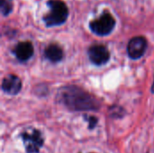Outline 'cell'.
<instances>
[{
    "mask_svg": "<svg viewBox=\"0 0 154 153\" xmlns=\"http://www.w3.org/2000/svg\"><path fill=\"white\" fill-rule=\"evenodd\" d=\"M90 61L97 66H103L110 60V52L107 48L101 44L91 46L88 51Z\"/></svg>",
    "mask_w": 154,
    "mask_h": 153,
    "instance_id": "6",
    "label": "cell"
},
{
    "mask_svg": "<svg viewBox=\"0 0 154 153\" xmlns=\"http://www.w3.org/2000/svg\"><path fill=\"white\" fill-rule=\"evenodd\" d=\"M47 5L50 12L43 16V21L47 26H57L66 22L69 16V9L62 0H49Z\"/></svg>",
    "mask_w": 154,
    "mask_h": 153,
    "instance_id": "2",
    "label": "cell"
},
{
    "mask_svg": "<svg viewBox=\"0 0 154 153\" xmlns=\"http://www.w3.org/2000/svg\"><path fill=\"white\" fill-rule=\"evenodd\" d=\"M60 103L71 111H97L100 103L88 92L76 86L62 87L57 94Z\"/></svg>",
    "mask_w": 154,
    "mask_h": 153,
    "instance_id": "1",
    "label": "cell"
},
{
    "mask_svg": "<svg viewBox=\"0 0 154 153\" xmlns=\"http://www.w3.org/2000/svg\"><path fill=\"white\" fill-rule=\"evenodd\" d=\"M25 151L27 153H39L44 143L42 133L37 129L31 132H23L21 134Z\"/></svg>",
    "mask_w": 154,
    "mask_h": 153,
    "instance_id": "4",
    "label": "cell"
},
{
    "mask_svg": "<svg viewBox=\"0 0 154 153\" xmlns=\"http://www.w3.org/2000/svg\"><path fill=\"white\" fill-rule=\"evenodd\" d=\"M1 87L5 93L10 96H15L22 89V80L17 76L9 74L4 78Z\"/></svg>",
    "mask_w": 154,
    "mask_h": 153,
    "instance_id": "7",
    "label": "cell"
},
{
    "mask_svg": "<svg viewBox=\"0 0 154 153\" xmlns=\"http://www.w3.org/2000/svg\"><path fill=\"white\" fill-rule=\"evenodd\" d=\"M33 52L34 49L31 41L19 42L14 49V53L16 59L20 61H27L32 57Z\"/></svg>",
    "mask_w": 154,
    "mask_h": 153,
    "instance_id": "8",
    "label": "cell"
},
{
    "mask_svg": "<svg viewBox=\"0 0 154 153\" xmlns=\"http://www.w3.org/2000/svg\"><path fill=\"white\" fill-rule=\"evenodd\" d=\"M116 26L114 16L107 11H105L99 17L93 20L89 23L90 30L97 35L106 36L112 32Z\"/></svg>",
    "mask_w": 154,
    "mask_h": 153,
    "instance_id": "3",
    "label": "cell"
},
{
    "mask_svg": "<svg viewBox=\"0 0 154 153\" xmlns=\"http://www.w3.org/2000/svg\"><path fill=\"white\" fill-rule=\"evenodd\" d=\"M44 56L51 62L57 63L63 59V50L57 44H50L44 50Z\"/></svg>",
    "mask_w": 154,
    "mask_h": 153,
    "instance_id": "9",
    "label": "cell"
},
{
    "mask_svg": "<svg viewBox=\"0 0 154 153\" xmlns=\"http://www.w3.org/2000/svg\"><path fill=\"white\" fill-rule=\"evenodd\" d=\"M109 115L113 118H122L124 117L125 112V109L121 106H111L109 109Z\"/></svg>",
    "mask_w": 154,
    "mask_h": 153,
    "instance_id": "11",
    "label": "cell"
},
{
    "mask_svg": "<svg viewBox=\"0 0 154 153\" xmlns=\"http://www.w3.org/2000/svg\"><path fill=\"white\" fill-rule=\"evenodd\" d=\"M151 91H152V94H154V80H153L152 85V87H151Z\"/></svg>",
    "mask_w": 154,
    "mask_h": 153,
    "instance_id": "13",
    "label": "cell"
},
{
    "mask_svg": "<svg viewBox=\"0 0 154 153\" xmlns=\"http://www.w3.org/2000/svg\"><path fill=\"white\" fill-rule=\"evenodd\" d=\"M13 7H14L13 0H1V2H0V10H1V14L4 16L8 15L12 12Z\"/></svg>",
    "mask_w": 154,
    "mask_h": 153,
    "instance_id": "10",
    "label": "cell"
},
{
    "mask_svg": "<svg viewBox=\"0 0 154 153\" xmlns=\"http://www.w3.org/2000/svg\"><path fill=\"white\" fill-rule=\"evenodd\" d=\"M147 41L143 36H135L132 38L127 45V53L132 60L142 58L147 50Z\"/></svg>",
    "mask_w": 154,
    "mask_h": 153,
    "instance_id": "5",
    "label": "cell"
},
{
    "mask_svg": "<svg viewBox=\"0 0 154 153\" xmlns=\"http://www.w3.org/2000/svg\"><path fill=\"white\" fill-rule=\"evenodd\" d=\"M85 119L88 121V128L89 129H94L98 122V119L95 116H88V117H85Z\"/></svg>",
    "mask_w": 154,
    "mask_h": 153,
    "instance_id": "12",
    "label": "cell"
}]
</instances>
